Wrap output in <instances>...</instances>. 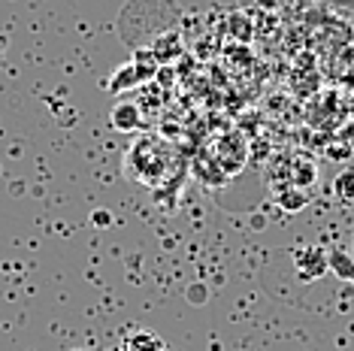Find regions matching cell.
<instances>
[{"mask_svg":"<svg viewBox=\"0 0 354 351\" xmlns=\"http://www.w3.org/2000/svg\"><path fill=\"white\" fill-rule=\"evenodd\" d=\"M272 179H281V188H312L318 182V167L306 155H285L272 164Z\"/></svg>","mask_w":354,"mask_h":351,"instance_id":"1","label":"cell"},{"mask_svg":"<svg viewBox=\"0 0 354 351\" xmlns=\"http://www.w3.org/2000/svg\"><path fill=\"white\" fill-rule=\"evenodd\" d=\"M291 260H294V273L303 285L318 282V278L330 273V252L324 245H297L291 252Z\"/></svg>","mask_w":354,"mask_h":351,"instance_id":"2","label":"cell"},{"mask_svg":"<svg viewBox=\"0 0 354 351\" xmlns=\"http://www.w3.org/2000/svg\"><path fill=\"white\" fill-rule=\"evenodd\" d=\"M212 158L221 164V170L227 176H236L245 167V161H248V142H245V137L239 131L221 133L218 142H215Z\"/></svg>","mask_w":354,"mask_h":351,"instance_id":"3","label":"cell"},{"mask_svg":"<svg viewBox=\"0 0 354 351\" xmlns=\"http://www.w3.org/2000/svg\"><path fill=\"white\" fill-rule=\"evenodd\" d=\"M109 124L118 133H136L142 131V109L133 100H118L109 113Z\"/></svg>","mask_w":354,"mask_h":351,"instance_id":"4","label":"cell"},{"mask_svg":"<svg viewBox=\"0 0 354 351\" xmlns=\"http://www.w3.org/2000/svg\"><path fill=\"white\" fill-rule=\"evenodd\" d=\"M330 273L339 282L354 285V254L348 249H330Z\"/></svg>","mask_w":354,"mask_h":351,"instance_id":"5","label":"cell"},{"mask_svg":"<svg viewBox=\"0 0 354 351\" xmlns=\"http://www.w3.org/2000/svg\"><path fill=\"white\" fill-rule=\"evenodd\" d=\"M276 203L281 212H303L309 206V191L306 188H279Z\"/></svg>","mask_w":354,"mask_h":351,"instance_id":"6","label":"cell"},{"mask_svg":"<svg viewBox=\"0 0 354 351\" xmlns=\"http://www.w3.org/2000/svg\"><path fill=\"white\" fill-rule=\"evenodd\" d=\"M140 82H142V79H140V73H136V67H133L131 61H127V64H122V67L115 70V73H112V79L106 82V88H109L112 94H124L127 88H136Z\"/></svg>","mask_w":354,"mask_h":351,"instance_id":"7","label":"cell"},{"mask_svg":"<svg viewBox=\"0 0 354 351\" xmlns=\"http://www.w3.org/2000/svg\"><path fill=\"white\" fill-rule=\"evenodd\" d=\"M124 348H131V351H167L164 339H158L155 333H149V330L131 333V336L124 339Z\"/></svg>","mask_w":354,"mask_h":351,"instance_id":"8","label":"cell"},{"mask_svg":"<svg viewBox=\"0 0 354 351\" xmlns=\"http://www.w3.org/2000/svg\"><path fill=\"white\" fill-rule=\"evenodd\" d=\"M131 64L136 67V73H140L142 82L155 76V73H158V67H160L158 58H155V52H151V49H140V52H136L133 58H131Z\"/></svg>","mask_w":354,"mask_h":351,"instance_id":"9","label":"cell"},{"mask_svg":"<svg viewBox=\"0 0 354 351\" xmlns=\"http://www.w3.org/2000/svg\"><path fill=\"white\" fill-rule=\"evenodd\" d=\"M155 58H158V64H167V61H173L176 55H182V43H179V37L176 34H170V37H164V39H158L155 43Z\"/></svg>","mask_w":354,"mask_h":351,"instance_id":"10","label":"cell"},{"mask_svg":"<svg viewBox=\"0 0 354 351\" xmlns=\"http://www.w3.org/2000/svg\"><path fill=\"white\" fill-rule=\"evenodd\" d=\"M333 191H336V197H339L342 203H354V170H345V173L336 176Z\"/></svg>","mask_w":354,"mask_h":351,"instance_id":"11","label":"cell"},{"mask_svg":"<svg viewBox=\"0 0 354 351\" xmlns=\"http://www.w3.org/2000/svg\"><path fill=\"white\" fill-rule=\"evenodd\" d=\"M185 297H188L191 306H206L209 303V285L206 282H191L185 288Z\"/></svg>","mask_w":354,"mask_h":351,"instance_id":"12","label":"cell"},{"mask_svg":"<svg viewBox=\"0 0 354 351\" xmlns=\"http://www.w3.org/2000/svg\"><path fill=\"white\" fill-rule=\"evenodd\" d=\"M227 25H230V34H236L239 39H243V43H248V39H252V25L245 21V15H243V12H233Z\"/></svg>","mask_w":354,"mask_h":351,"instance_id":"13","label":"cell"},{"mask_svg":"<svg viewBox=\"0 0 354 351\" xmlns=\"http://www.w3.org/2000/svg\"><path fill=\"white\" fill-rule=\"evenodd\" d=\"M91 225L100 227V230H106V227L115 225V218H112L109 209H94V212H91Z\"/></svg>","mask_w":354,"mask_h":351,"instance_id":"14","label":"cell"},{"mask_svg":"<svg viewBox=\"0 0 354 351\" xmlns=\"http://www.w3.org/2000/svg\"><path fill=\"white\" fill-rule=\"evenodd\" d=\"M348 252H351V254H354V239H351V249H348Z\"/></svg>","mask_w":354,"mask_h":351,"instance_id":"15","label":"cell"},{"mask_svg":"<svg viewBox=\"0 0 354 351\" xmlns=\"http://www.w3.org/2000/svg\"><path fill=\"white\" fill-rule=\"evenodd\" d=\"M118 351H131V348H124V345H122V348H118Z\"/></svg>","mask_w":354,"mask_h":351,"instance_id":"16","label":"cell"},{"mask_svg":"<svg viewBox=\"0 0 354 351\" xmlns=\"http://www.w3.org/2000/svg\"><path fill=\"white\" fill-rule=\"evenodd\" d=\"M73 351H88V348H73Z\"/></svg>","mask_w":354,"mask_h":351,"instance_id":"17","label":"cell"}]
</instances>
